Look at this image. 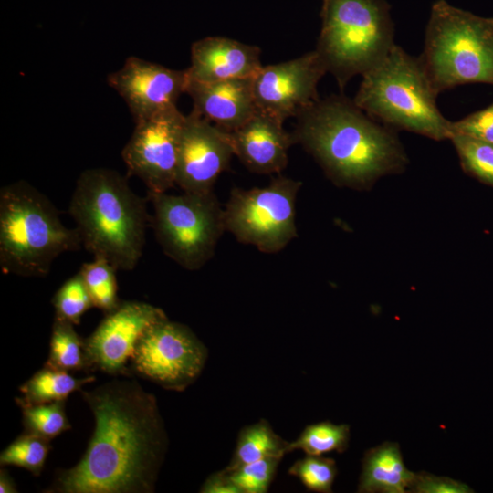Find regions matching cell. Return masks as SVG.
<instances>
[{"label":"cell","mask_w":493,"mask_h":493,"mask_svg":"<svg viewBox=\"0 0 493 493\" xmlns=\"http://www.w3.org/2000/svg\"><path fill=\"white\" fill-rule=\"evenodd\" d=\"M95 420L79 461L58 469L46 493H152L168 447L155 396L115 377L81 390Z\"/></svg>","instance_id":"1"},{"label":"cell","mask_w":493,"mask_h":493,"mask_svg":"<svg viewBox=\"0 0 493 493\" xmlns=\"http://www.w3.org/2000/svg\"><path fill=\"white\" fill-rule=\"evenodd\" d=\"M292 134L340 185L364 188L401 172L407 156L393 128L342 95L319 99L298 116Z\"/></svg>","instance_id":"2"},{"label":"cell","mask_w":493,"mask_h":493,"mask_svg":"<svg viewBox=\"0 0 493 493\" xmlns=\"http://www.w3.org/2000/svg\"><path fill=\"white\" fill-rule=\"evenodd\" d=\"M68 213L84 246L119 270H132L143 251L150 216L146 200L115 170L91 168L79 176Z\"/></svg>","instance_id":"3"},{"label":"cell","mask_w":493,"mask_h":493,"mask_svg":"<svg viewBox=\"0 0 493 493\" xmlns=\"http://www.w3.org/2000/svg\"><path fill=\"white\" fill-rule=\"evenodd\" d=\"M82 246L49 199L26 181L0 190V266L5 273L45 277L53 261Z\"/></svg>","instance_id":"4"},{"label":"cell","mask_w":493,"mask_h":493,"mask_svg":"<svg viewBox=\"0 0 493 493\" xmlns=\"http://www.w3.org/2000/svg\"><path fill=\"white\" fill-rule=\"evenodd\" d=\"M354 103L381 123L435 141L450 139L451 121L436 104L419 57L394 44L388 55L363 74Z\"/></svg>","instance_id":"5"},{"label":"cell","mask_w":493,"mask_h":493,"mask_svg":"<svg viewBox=\"0 0 493 493\" xmlns=\"http://www.w3.org/2000/svg\"><path fill=\"white\" fill-rule=\"evenodd\" d=\"M419 59L437 94L469 83L493 85V18L435 1Z\"/></svg>","instance_id":"6"},{"label":"cell","mask_w":493,"mask_h":493,"mask_svg":"<svg viewBox=\"0 0 493 493\" xmlns=\"http://www.w3.org/2000/svg\"><path fill=\"white\" fill-rule=\"evenodd\" d=\"M316 51L343 89L377 66L394 46V26L385 0H323Z\"/></svg>","instance_id":"7"},{"label":"cell","mask_w":493,"mask_h":493,"mask_svg":"<svg viewBox=\"0 0 493 493\" xmlns=\"http://www.w3.org/2000/svg\"><path fill=\"white\" fill-rule=\"evenodd\" d=\"M150 223L164 254L187 270L201 268L213 257L226 231L224 209L210 193L148 194Z\"/></svg>","instance_id":"8"},{"label":"cell","mask_w":493,"mask_h":493,"mask_svg":"<svg viewBox=\"0 0 493 493\" xmlns=\"http://www.w3.org/2000/svg\"><path fill=\"white\" fill-rule=\"evenodd\" d=\"M300 186L298 180L278 176L265 187L233 189L224 209L226 231L261 252H278L297 236Z\"/></svg>","instance_id":"9"},{"label":"cell","mask_w":493,"mask_h":493,"mask_svg":"<svg viewBox=\"0 0 493 493\" xmlns=\"http://www.w3.org/2000/svg\"><path fill=\"white\" fill-rule=\"evenodd\" d=\"M208 350L192 330L168 318L151 326L133 351L131 374L182 392L201 374Z\"/></svg>","instance_id":"10"},{"label":"cell","mask_w":493,"mask_h":493,"mask_svg":"<svg viewBox=\"0 0 493 493\" xmlns=\"http://www.w3.org/2000/svg\"><path fill=\"white\" fill-rule=\"evenodd\" d=\"M185 115L177 107L135 123L121 151L129 175L138 177L148 194L166 193L176 185L180 139Z\"/></svg>","instance_id":"11"},{"label":"cell","mask_w":493,"mask_h":493,"mask_svg":"<svg viewBox=\"0 0 493 493\" xmlns=\"http://www.w3.org/2000/svg\"><path fill=\"white\" fill-rule=\"evenodd\" d=\"M165 319V312L152 304L121 300L84 339L85 371L131 377L130 362L138 341L151 326Z\"/></svg>","instance_id":"12"},{"label":"cell","mask_w":493,"mask_h":493,"mask_svg":"<svg viewBox=\"0 0 493 493\" xmlns=\"http://www.w3.org/2000/svg\"><path fill=\"white\" fill-rule=\"evenodd\" d=\"M327 72L316 49L288 61L262 66L252 78L257 109L282 121L298 117L320 99L318 84Z\"/></svg>","instance_id":"13"},{"label":"cell","mask_w":493,"mask_h":493,"mask_svg":"<svg viewBox=\"0 0 493 493\" xmlns=\"http://www.w3.org/2000/svg\"><path fill=\"white\" fill-rule=\"evenodd\" d=\"M235 155L230 133L192 110L183 125L175 184L185 193H210Z\"/></svg>","instance_id":"14"},{"label":"cell","mask_w":493,"mask_h":493,"mask_svg":"<svg viewBox=\"0 0 493 493\" xmlns=\"http://www.w3.org/2000/svg\"><path fill=\"white\" fill-rule=\"evenodd\" d=\"M107 82L126 102L134 122L176 107L188 84L186 69L177 70L130 57Z\"/></svg>","instance_id":"15"},{"label":"cell","mask_w":493,"mask_h":493,"mask_svg":"<svg viewBox=\"0 0 493 493\" xmlns=\"http://www.w3.org/2000/svg\"><path fill=\"white\" fill-rule=\"evenodd\" d=\"M278 118L257 110L243 125L230 131L235 155L251 172L278 173L288 163V152L294 142Z\"/></svg>","instance_id":"16"},{"label":"cell","mask_w":493,"mask_h":493,"mask_svg":"<svg viewBox=\"0 0 493 493\" xmlns=\"http://www.w3.org/2000/svg\"><path fill=\"white\" fill-rule=\"evenodd\" d=\"M261 50L225 37H207L193 43L188 79L212 83L253 78L262 68Z\"/></svg>","instance_id":"17"},{"label":"cell","mask_w":493,"mask_h":493,"mask_svg":"<svg viewBox=\"0 0 493 493\" xmlns=\"http://www.w3.org/2000/svg\"><path fill=\"white\" fill-rule=\"evenodd\" d=\"M185 93L192 99V110L228 132L243 125L258 110L252 78L212 83L188 79Z\"/></svg>","instance_id":"18"},{"label":"cell","mask_w":493,"mask_h":493,"mask_svg":"<svg viewBox=\"0 0 493 493\" xmlns=\"http://www.w3.org/2000/svg\"><path fill=\"white\" fill-rule=\"evenodd\" d=\"M414 472L404 463L400 446L395 442H383L370 448L362 459L358 492L404 493L408 491Z\"/></svg>","instance_id":"19"},{"label":"cell","mask_w":493,"mask_h":493,"mask_svg":"<svg viewBox=\"0 0 493 493\" xmlns=\"http://www.w3.org/2000/svg\"><path fill=\"white\" fill-rule=\"evenodd\" d=\"M95 380L93 374L76 378L69 372L44 365L19 386L22 396L15 400L33 404L66 401L69 394L80 392Z\"/></svg>","instance_id":"20"},{"label":"cell","mask_w":493,"mask_h":493,"mask_svg":"<svg viewBox=\"0 0 493 493\" xmlns=\"http://www.w3.org/2000/svg\"><path fill=\"white\" fill-rule=\"evenodd\" d=\"M288 442L267 420L261 419L240 430L234 454L224 468L229 471L266 457H283L288 454Z\"/></svg>","instance_id":"21"},{"label":"cell","mask_w":493,"mask_h":493,"mask_svg":"<svg viewBox=\"0 0 493 493\" xmlns=\"http://www.w3.org/2000/svg\"><path fill=\"white\" fill-rule=\"evenodd\" d=\"M85 342L74 324L54 318L49 354L44 365L67 372L85 371Z\"/></svg>","instance_id":"22"},{"label":"cell","mask_w":493,"mask_h":493,"mask_svg":"<svg viewBox=\"0 0 493 493\" xmlns=\"http://www.w3.org/2000/svg\"><path fill=\"white\" fill-rule=\"evenodd\" d=\"M350 425L323 421L307 425L298 438L288 442V453L300 449L310 456L336 451L343 453L349 446Z\"/></svg>","instance_id":"23"},{"label":"cell","mask_w":493,"mask_h":493,"mask_svg":"<svg viewBox=\"0 0 493 493\" xmlns=\"http://www.w3.org/2000/svg\"><path fill=\"white\" fill-rule=\"evenodd\" d=\"M15 401L22 412L25 432L50 441L71 429L66 414V401L37 404Z\"/></svg>","instance_id":"24"},{"label":"cell","mask_w":493,"mask_h":493,"mask_svg":"<svg viewBox=\"0 0 493 493\" xmlns=\"http://www.w3.org/2000/svg\"><path fill=\"white\" fill-rule=\"evenodd\" d=\"M116 268L108 260L94 257L82 264L79 273L90 295L93 306L108 313L121 302L118 297Z\"/></svg>","instance_id":"25"},{"label":"cell","mask_w":493,"mask_h":493,"mask_svg":"<svg viewBox=\"0 0 493 493\" xmlns=\"http://www.w3.org/2000/svg\"><path fill=\"white\" fill-rule=\"evenodd\" d=\"M51 449L48 440L24 432L0 454V465L16 466L37 477L41 474Z\"/></svg>","instance_id":"26"},{"label":"cell","mask_w":493,"mask_h":493,"mask_svg":"<svg viewBox=\"0 0 493 493\" xmlns=\"http://www.w3.org/2000/svg\"><path fill=\"white\" fill-rule=\"evenodd\" d=\"M463 170L493 186V142L454 134L450 137Z\"/></svg>","instance_id":"27"},{"label":"cell","mask_w":493,"mask_h":493,"mask_svg":"<svg viewBox=\"0 0 493 493\" xmlns=\"http://www.w3.org/2000/svg\"><path fill=\"white\" fill-rule=\"evenodd\" d=\"M55 318L78 325L81 317L94 307L79 272L66 280L54 294Z\"/></svg>","instance_id":"28"},{"label":"cell","mask_w":493,"mask_h":493,"mask_svg":"<svg viewBox=\"0 0 493 493\" xmlns=\"http://www.w3.org/2000/svg\"><path fill=\"white\" fill-rule=\"evenodd\" d=\"M288 474L298 477L310 491L330 493L337 467L333 458L307 455L289 467Z\"/></svg>","instance_id":"29"},{"label":"cell","mask_w":493,"mask_h":493,"mask_svg":"<svg viewBox=\"0 0 493 493\" xmlns=\"http://www.w3.org/2000/svg\"><path fill=\"white\" fill-rule=\"evenodd\" d=\"M283 457L269 456L243 465L233 470H226L240 493H266L272 483L279 462Z\"/></svg>","instance_id":"30"},{"label":"cell","mask_w":493,"mask_h":493,"mask_svg":"<svg viewBox=\"0 0 493 493\" xmlns=\"http://www.w3.org/2000/svg\"><path fill=\"white\" fill-rule=\"evenodd\" d=\"M450 131L451 136L459 134L493 142V104L461 120L451 121Z\"/></svg>","instance_id":"31"},{"label":"cell","mask_w":493,"mask_h":493,"mask_svg":"<svg viewBox=\"0 0 493 493\" xmlns=\"http://www.w3.org/2000/svg\"><path fill=\"white\" fill-rule=\"evenodd\" d=\"M408 491L414 493H469L473 492V489L461 481L423 471L414 473Z\"/></svg>","instance_id":"32"},{"label":"cell","mask_w":493,"mask_h":493,"mask_svg":"<svg viewBox=\"0 0 493 493\" xmlns=\"http://www.w3.org/2000/svg\"><path fill=\"white\" fill-rule=\"evenodd\" d=\"M202 493H240L238 488L222 469L210 475L200 488Z\"/></svg>","instance_id":"33"},{"label":"cell","mask_w":493,"mask_h":493,"mask_svg":"<svg viewBox=\"0 0 493 493\" xmlns=\"http://www.w3.org/2000/svg\"><path fill=\"white\" fill-rule=\"evenodd\" d=\"M17 489L14 479L5 467L0 469V493H16Z\"/></svg>","instance_id":"34"}]
</instances>
